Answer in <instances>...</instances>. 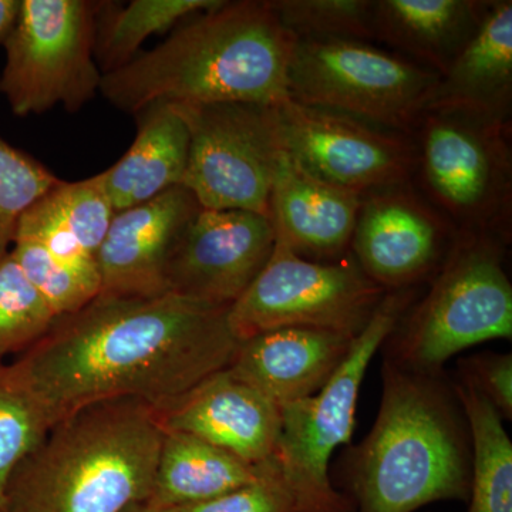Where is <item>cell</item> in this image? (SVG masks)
Instances as JSON below:
<instances>
[{"label":"cell","mask_w":512,"mask_h":512,"mask_svg":"<svg viewBox=\"0 0 512 512\" xmlns=\"http://www.w3.org/2000/svg\"><path fill=\"white\" fill-rule=\"evenodd\" d=\"M507 245L493 235L457 232L430 289L384 342V359L437 375L451 357L488 340L512 338Z\"/></svg>","instance_id":"5b68a950"},{"label":"cell","mask_w":512,"mask_h":512,"mask_svg":"<svg viewBox=\"0 0 512 512\" xmlns=\"http://www.w3.org/2000/svg\"><path fill=\"white\" fill-rule=\"evenodd\" d=\"M164 431H180L251 464L275 457L281 409L228 369L157 410Z\"/></svg>","instance_id":"2e32d148"},{"label":"cell","mask_w":512,"mask_h":512,"mask_svg":"<svg viewBox=\"0 0 512 512\" xmlns=\"http://www.w3.org/2000/svg\"><path fill=\"white\" fill-rule=\"evenodd\" d=\"M133 144L104 173L114 211L136 207L183 184L190 131L175 104L154 103L137 113Z\"/></svg>","instance_id":"44dd1931"},{"label":"cell","mask_w":512,"mask_h":512,"mask_svg":"<svg viewBox=\"0 0 512 512\" xmlns=\"http://www.w3.org/2000/svg\"><path fill=\"white\" fill-rule=\"evenodd\" d=\"M20 0H0V45L6 42L16 19H18Z\"/></svg>","instance_id":"1f68e13d"},{"label":"cell","mask_w":512,"mask_h":512,"mask_svg":"<svg viewBox=\"0 0 512 512\" xmlns=\"http://www.w3.org/2000/svg\"><path fill=\"white\" fill-rule=\"evenodd\" d=\"M55 320V312L30 284L12 251L3 256L0 259V360L28 352Z\"/></svg>","instance_id":"4316f807"},{"label":"cell","mask_w":512,"mask_h":512,"mask_svg":"<svg viewBox=\"0 0 512 512\" xmlns=\"http://www.w3.org/2000/svg\"><path fill=\"white\" fill-rule=\"evenodd\" d=\"M298 42H373L375 0H268Z\"/></svg>","instance_id":"484cf974"},{"label":"cell","mask_w":512,"mask_h":512,"mask_svg":"<svg viewBox=\"0 0 512 512\" xmlns=\"http://www.w3.org/2000/svg\"><path fill=\"white\" fill-rule=\"evenodd\" d=\"M473 386L501 419H512V355L480 352L458 360V379Z\"/></svg>","instance_id":"4dcf8cb0"},{"label":"cell","mask_w":512,"mask_h":512,"mask_svg":"<svg viewBox=\"0 0 512 512\" xmlns=\"http://www.w3.org/2000/svg\"><path fill=\"white\" fill-rule=\"evenodd\" d=\"M99 8L92 0H20L0 74V93L15 116L56 106L76 113L100 93L103 73L94 57Z\"/></svg>","instance_id":"ba28073f"},{"label":"cell","mask_w":512,"mask_h":512,"mask_svg":"<svg viewBox=\"0 0 512 512\" xmlns=\"http://www.w3.org/2000/svg\"><path fill=\"white\" fill-rule=\"evenodd\" d=\"M491 0H375V40L444 74L476 35Z\"/></svg>","instance_id":"ffe728a7"},{"label":"cell","mask_w":512,"mask_h":512,"mask_svg":"<svg viewBox=\"0 0 512 512\" xmlns=\"http://www.w3.org/2000/svg\"><path fill=\"white\" fill-rule=\"evenodd\" d=\"M454 389L473 441V480L467 512H512V443L504 420L470 384L456 380Z\"/></svg>","instance_id":"cb8c5ba5"},{"label":"cell","mask_w":512,"mask_h":512,"mask_svg":"<svg viewBox=\"0 0 512 512\" xmlns=\"http://www.w3.org/2000/svg\"><path fill=\"white\" fill-rule=\"evenodd\" d=\"M53 424L15 363L0 360V512L10 476Z\"/></svg>","instance_id":"d4e9b609"},{"label":"cell","mask_w":512,"mask_h":512,"mask_svg":"<svg viewBox=\"0 0 512 512\" xmlns=\"http://www.w3.org/2000/svg\"><path fill=\"white\" fill-rule=\"evenodd\" d=\"M417 291L387 292L332 379L313 396L282 407L275 458L296 512H353L330 478V461L352 439L367 367L416 302Z\"/></svg>","instance_id":"52a82bcc"},{"label":"cell","mask_w":512,"mask_h":512,"mask_svg":"<svg viewBox=\"0 0 512 512\" xmlns=\"http://www.w3.org/2000/svg\"><path fill=\"white\" fill-rule=\"evenodd\" d=\"M228 312L173 293L97 295L56 318L13 363L53 426L109 400L136 399L160 410L227 369L239 343Z\"/></svg>","instance_id":"6da1fadb"},{"label":"cell","mask_w":512,"mask_h":512,"mask_svg":"<svg viewBox=\"0 0 512 512\" xmlns=\"http://www.w3.org/2000/svg\"><path fill=\"white\" fill-rule=\"evenodd\" d=\"M386 293L350 254L338 261H311L275 239L264 269L229 308L228 325L239 342L284 328L357 336Z\"/></svg>","instance_id":"30bf717a"},{"label":"cell","mask_w":512,"mask_h":512,"mask_svg":"<svg viewBox=\"0 0 512 512\" xmlns=\"http://www.w3.org/2000/svg\"><path fill=\"white\" fill-rule=\"evenodd\" d=\"M296 42L268 0H222L178 25L150 52L103 74L100 94L133 116L154 103L276 106L291 99Z\"/></svg>","instance_id":"7a4b0ae2"},{"label":"cell","mask_w":512,"mask_h":512,"mask_svg":"<svg viewBox=\"0 0 512 512\" xmlns=\"http://www.w3.org/2000/svg\"><path fill=\"white\" fill-rule=\"evenodd\" d=\"M167 512H296L276 458L264 461L251 483L205 503L185 505Z\"/></svg>","instance_id":"f546056e"},{"label":"cell","mask_w":512,"mask_h":512,"mask_svg":"<svg viewBox=\"0 0 512 512\" xmlns=\"http://www.w3.org/2000/svg\"><path fill=\"white\" fill-rule=\"evenodd\" d=\"M429 110L511 123V0H491L476 35L441 74L424 109Z\"/></svg>","instance_id":"d6986e66"},{"label":"cell","mask_w":512,"mask_h":512,"mask_svg":"<svg viewBox=\"0 0 512 512\" xmlns=\"http://www.w3.org/2000/svg\"><path fill=\"white\" fill-rule=\"evenodd\" d=\"M440 74L365 42H296L291 100L412 134Z\"/></svg>","instance_id":"9c48e42d"},{"label":"cell","mask_w":512,"mask_h":512,"mask_svg":"<svg viewBox=\"0 0 512 512\" xmlns=\"http://www.w3.org/2000/svg\"><path fill=\"white\" fill-rule=\"evenodd\" d=\"M60 181L45 164L0 138V259L12 251L26 212Z\"/></svg>","instance_id":"83f0119b"},{"label":"cell","mask_w":512,"mask_h":512,"mask_svg":"<svg viewBox=\"0 0 512 512\" xmlns=\"http://www.w3.org/2000/svg\"><path fill=\"white\" fill-rule=\"evenodd\" d=\"M268 111L279 146L313 177L359 195L412 183V137L291 99Z\"/></svg>","instance_id":"7c38bea8"},{"label":"cell","mask_w":512,"mask_h":512,"mask_svg":"<svg viewBox=\"0 0 512 512\" xmlns=\"http://www.w3.org/2000/svg\"><path fill=\"white\" fill-rule=\"evenodd\" d=\"M47 197L84 251L96 259L116 214L107 192L104 173L74 183L62 180Z\"/></svg>","instance_id":"f1b7e54d"},{"label":"cell","mask_w":512,"mask_h":512,"mask_svg":"<svg viewBox=\"0 0 512 512\" xmlns=\"http://www.w3.org/2000/svg\"><path fill=\"white\" fill-rule=\"evenodd\" d=\"M222 0H131L126 6L100 2L94 57L101 73L120 69L138 56L153 35L177 28L198 13L217 8Z\"/></svg>","instance_id":"603a6c76"},{"label":"cell","mask_w":512,"mask_h":512,"mask_svg":"<svg viewBox=\"0 0 512 512\" xmlns=\"http://www.w3.org/2000/svg\"><path fill=\"white\" fill-rule=\"evenodd\" d=\"M456 229L412 183L363 195L350 255L386 292L420 288L439 271Z\"/></svg>","instance_id":"4fadbf2b"},{"label":"cell","mask_w":512,"mask_h":512,"mask_svg":"<svg viewBox=\"0 0 512 512\" xmlns=\"http://www.w3.org/2000/svg\"><path fill=\"white\" fill-rule=\"evenodd\" d=\"M355 339L325 329L269 330L241 340L227 369L282 409L318 393L345 362Z\"/></svg>","instance_id":"e0dca14e"},{"label":"cell","mask_w":512,"mask_h":512,"mask_svg":"<svg viewBox=\"0 0 512 512\" xmlns=\"http://www.w3.org/2000/svg\"><path fill=\"white\" fill-rule=\"evenodd\" d=\"M261 464L247 463L190 434L164 431L146 504L168 511L214 500L255 480Z\"/></svg>","instance_id":"7402d4cb"},{"label":"cell","mask_w":512,"mask_h":512,"mask_svg":"<svg viewBox=\"0 0 512 512\" xmlns=\"http://www.w3.org/2000/svg\"><path fill=\"white\" fill-rule=\"evenodd\" d=\"M124 512H167L164 510H160V508L151 507L146 503L133 505V507L127 508Z\"/></svg>","instance_id":"d6a6232c"},{"label":"cell","mask_w":512,"mask_h":512,"mask_svg":"<svg viewBox=\"0 0 512 512\" xmlns=\"http://www.w3.org/2000/svg\"><path fill=\"white\" fill-rule=\"evenodd\" d=\"M274 247V227L265 215L201 210L170 256L167 293L231 308L264 269Z\"/></svg>","instance_id":"5bb4252c"},{"label":"cell","mask_w":512,"mask_h":512,"mask_svg":"<svg viewBox=\"0 0 512 512\" xmlns=\"http://www.w3.org/2000/svg\"><path fill=\"white\" fill-rule=\"evenodd\" d=\"M202 210L184 185L114 214L96 254L99 295H167L165 271L185 228Z\"/></svg>","instance_id":"9a60e30c"},{"label":"cell","mask_w":512,"mask_h":512,"mask_svg":"<svg viewBox=\"0 0 512 512\" xmlns=\"http://www.w3.org/2000/svg\"><path fill=\"white\" fill-rule=\"evenodd\" d=\"M175 107L190 131L181 185L192 192L202 210L249 211L269 218L282 148L268 107L238 103Z\"/></svg>","instance_id":"8fae6325"},{"label":"cell","mask_w":512,"mask_h":512,"mask_svg":"<svg viewBox=\"0 0 512 512\" xmlns=\"http://www.w3.org/2000/svg\"><path fill=\"white\" fill-rule=\"evenodd\" d=\"M163 437L157 410L140 400L77 410L20 461L3 512H124L147 503Z\"/></svg>","instance_id":"277c9868"},{"label":"cell","mask_w":512,"mask_h":512,"mask_svg":"<svg viewBox=\"0 0 512 512\" xmlns=\"http://www.w3.org/2000/svg\"><path fill=\"white\" fill-rule=\"evenodd\" d=\"M412 184L456 232L511 241V123L429 110L412 134Z\"/></svg>","instance_id":"8992f818"},{"label":"cell","mask_w":512,"mask_h":512,"mask_svg":"<svg viewBox=\"0 0 512 512\" xmlns=\"http://www.w3.org/2000/svg\"><path fill=\"white\" fill-rule=\"evenodd\" d=\"M362 198L313 177L282 150L269 198L275 239L311 261L345 258Z\"/></svg>","instance_id":"ac0fdd59"},{"label":"cell","mask_w":512,"mask_h":512,"mask_svg":"<svg viewBox=\"0 0 512 512\" xmlns=\"http://www.w3.org/2000/svg\"><path fill=\"white\" fill-rule=\"evenodd\" d=\"M473 441L454 382L383 360L382 399L372 430L342 461L353 512H416L466 501Z\"/></svg>","instance_id":"3957f363"}]
</instances>
